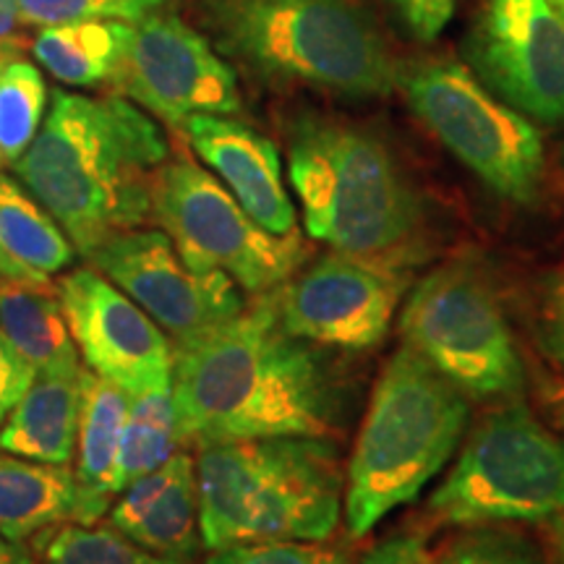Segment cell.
Listing matches in <instances>:
<instances>
[{"mask_svg":"<svg viewBox=\"0 0 564 564\" xmlns=\"http://www.w3.org/2000/svg\"><path fill=\"white\" fill-rule=\"evenodd\" d=\"M112 84L173 129H183L192 116L241 112L232 68L171 13H152L131 26Z\"/></svg>","mask_w":564,"mask_h":564,"instance_id":"obj_12","label":"cell"},{"mask_svg":"<svg viewBox=\"0 0 564 564\" xmlns=\"http://www.w3.org/2000/svg\"><path fill=\"white\" fill-rule=\"evenodd\" d=\"M58 301L76 350L91 373L129 394L171 390V337L105 274L97 270L63 274Z\"/></svg>","mask_w":564,"mask_h":564,"instance_id":"obj_15","label":"cell"},{"mask_svg":"<svg viewBox=\"0 0 564 564\" xmlns=\"http://www.w3.org/2000/svg\"><path fill=\"white\" fill-rule=\"evenodd\" d=\"M552 535H554L556 562L564 564V512L556 514V518L552 520Z\"/></svg>","mask_w":564,"mask_h":564,"instance_id":"obj_38","label":"cell"},{"mask_svg":"<svg viewBox=\"0 0 564 564\" xmlns=\"http://www.w3.org/2000/svg\"><path fill=\"white\" fill-rule=\"evenodd\" d=\"M217 47L267 79L348 97H382L394 68L382 37L350 0H202Z\"/></svg>","mask_w":564,"mask_h":564,"instance_id":"obj_5","label":"cell"},{"mask_svg":"<svg viewBox=\"0 0 564 564\" xmlns=\"http://www.w3.org/2000/svg\"><path fill=\"white\" fill-rule=\"evenodd\" d=\"M9 55H11V53H0V66H3V63H6V58H9Z\"/></svg>","mask_w":564,"mask_h":564,"instance_id":"obj_40","label":"cell"},{"mask_svg":"<svg viewBox=\"0 0 564 564\" xmlns=\"http://www.w3.org/2000/svg\"><path fill=\"white\" fill-rule=\"evenodd\" d=\"M152 217L196 272H223L251 295L278 291L306 259L299 232L274 236L194 160L162 162L152 183Z\"/></svg>","mask_w":564,"mask_h":564,"instance_id":"obj_8","label":"cell"},{"mask_svg":"<svg viewBox=\"0 0 564 564\" xmlns=\"http://www.w3.org/2000/svg\"><path fill=\"white\" fill-rule=\"evenodd\" d=\"M76 481L68 465L40 463L0 449V533L24 544L61 523H74Z\"/></svg>","mask_w":564,"mask_h":564,"instance_id":"obj_20","label":"cell"},{"mask_svg":"<svg viewBox=\"0 0 564 564\" xmlns=\"http://www.w3.org/2000/svg\"><path fill=\"white\" fill-rule=\"evenodd\" d=\"M131 394L89 369L82 371V413L76 434L74 523L95 525L118 494V457Z\"/></svg>","mask_w":564,"mask_h":564,"instance_id":"obj_18","label":"cell"},{"mask_svg":"<svg viewBox=\"0 0 564 564\" xmlns=\"http://www.w3.org/2000/svg\"><path fill=\"white\" fill-rule=\"evenodd\" d=\"M544 403L549 411H552V419L556 421V426H560L564 434V384H546Z\"/></svg>","mask_w":564,"mask_h":564,"instance_id":"obj_37","label":"cell"},{"mask_svg":"<svg viewBox=\"0 0 564 564\" xmlns=\"http://www.w3.org/2000/svg\"><path fill=\"white\" fill-rule=\"evenodd\" d=\"M131 24L126 21H70L42 26L32 51L42 68L70 87H100L116 79Z\"/></svg>","mask_w":564,"mask_h":564,"instance_id":"obj_22","label":"cell"},{"mask_svg":"<svg viewBox=\"0 0 564 564\" xmlns=\"http://www.w3.org/2000/svg\"><path fill=\"white\" fill-rule=\"evenodd\" d=\"M0 251L45 278L66 270L76 251L47 209L6 173H0Z\"/></svg>","mask_w":564,"mask_h":564,"instance_id":"obj_23","label":"cell"},{"mask_svg":"<svg viewBox=\"0 0 564 564\" xmlns=\"http://www.w3.org/2000/svg\"><path fill=\"white\" fill-rule=\"evenodd\" d=\"M24 24L58 26L70 21H126L139 24L160 13L167 0H17Z\"/></svg>","mask_w":564,"mask_h":564,"instance_id":"obj_27","label":"cell"},{"mask_svg":"<svg viewBox=\"0 0 564 564\" xmlns=\"http://www.w3.org/2000/svg\"><path fill=\"white\" fill-rule=\"evenodd\" d=\"M0 280H19V282H24V285L47 288V291H51V278H45V274H37V272L26 270V267L17 264L13 259L6 257L3 251H0Z\"/></svg>","mask_w":564,"mask_h":564,"instance_id":"obj_35","label":"cell"},{"mask_svg":"<svg viewBox=\"0 0 564 564\" xmlns=\"http://www.w3.org/2000/svg\"><path fill=\"white\" fill-rule=\"evenodd\" d=\"M405 293L387 262L333 253L272 291L282 327L299 340L350 352L377 348Z\"/></svg>","mask_w":564,"mask_h":564,"instance_id":"obj_14","label":"cell"},{"mask_svg":"<svg viewBox=\"0 0 564 564\" xmlns=\"http://www.w3.org/2000/svg\"><path fill=\"white\" fill-rule=\"evenodd\" d=\"M45 108L47 87L40 68L11 53L0 66V167L30 150Z\"/></svg>","mask_w":564,"mask_h":564,"instance_id":"obj_25","label":"cell"},{"mask_svg":"<svg viewBox=\"0 0 564 564\" xmlns=\"http://www.w3.org/2000/svg\"><path fill=\"white\" fill-rule=\"evenodd\" d=\"M539 340L546 356L564 369V267L546 280L541 293Z\"/></svg>","mask_w":564,"mask_h":564,"instance_id":"obj_31","label":"cell"},{"mask_svg":"<svg viewBox=\"0 0 564 564\" xmlns=\"http://www.w3.org/2000/svg\"><path fill=\"white\" fill-rule=\"evenodd\" d=\"M82 371L37 373L0 429L3 453L68 465L76 453L82 413Z\"/></svg>","mask_w":564,"mask_h":564,"instance_id":"obj_19","label":"cell"},{"mask_svg":"<svg viewBox=\"0 0 564 564\" xmlns=\"http://www.w3.org/2000/svg\"><path fill=\"white\" fill-rule=\"evenodd\" d=\"M199 535L209 552L257 541H327L343 476L327 436H270L199 447Z\"/></svg>","mask_w":564,"mask_h":564,"instance_id":"obj_3","label":"cell"},{"mask_svg":"<svg viewBox=\"0 0 564 564\" xmlns=\"http://www.w3.org/2000/svg\"><path fill=\"white\" fill-rule=\"evenodd\" d=\"M423 126L494 194L531 204L544 181V141L535 126L494 97L455 61L415 66L403 82Z\"/></svg>","mask_w":564,"mask_h":564,"instance_id":"obj_10","label":"cell"},{"mask_svg":"<svg viewBox=\"0 0 564 564\" xmlns=\"http://www.w3.org/2000/svg\"><path fill=\"white\" fill-rule=\"evenodd\" d=\"M468 61L476 79L520 116L564 123V19L546 0H486Z\"/></svg>","mask_w":564,"mask_h":564,"instance_id":"obj_13","label":"cell"},{"mask_svg":"<svg viewBox=\"0 0 564 564\" xmlns=\"http://www.w3.org/2000/svg\"><path fill=\"white\" fill-rule=\"evenodd\" d=\"M434 564H552L539 544L523 533L502 531V528H481L465 531L444 549Z\"/></svg>","mask_w":564,"mask_h":564,"instance_id":"obj_28","label":"cell"},{"mask_svg":"<svg viewBox=\"0 0 564 564\" xmlns=\"http://www.w3.org/2000/svg\"><path fill=\"white\" fill-rule=\"evenodd\" d=\"M468 394L411 345L379 373L345 478L343 512L361 539L392 510L413 502L447 465L468 423Z\"/></svg>","mask_w":564,"mask_h":564,"instance_id":"obj_4","label":"cell"},{"mask_svg":"<svg viewBox=\"0 0 564 564\" xmlns=\"http://www.w3.org/2000/svg\"><path fill=\"white\" fill-rule=\"evenodd\" d=\"M34 377L37 373H34L32 366L11 348V343L0 333V423L13 411V405L24 398Z\"/></svg>","mask_w":564,"mask_h":564,"instance_id":"obj_32","label":"cell"},{"mask_svg":"<svg viewBox=\"0 0 564 564\" xmlns=\"http://www.w3.org/2000/svg\"><path fill=\"white\" fill-rule=\"evenodd\" d=\"M546 3L552 6V9H554L556 13H560V17L564 19V0H546Z\"/></svg>","mask_w":564,"mask_h":564,"instance_id":"obj_39","label":"cell"},{"mask_svg":"<svg viewBox=\"0 0 564 564\" xmlns=\"http://www.w3.org/2000/svg\"><path fill=\"white\" fill-rule=\"evenodd\" d=\"M110 525L147 552L188 564L202 546L196 463L175 453L158 470L126 486L110 507Z\"/></svg>","mask_w":564,"mask_h":564,"instance_id":"obj_17","label":"cell"},{"mask_svg":"<svg viewBox=\"0 0 564 564\" xmlns=\"http://www.w3.org/2000/svg\"><path fill=\"white\" fill-rule=\"evenodd\" d=\"M45 564H186L147 552L112 525L70 523L45 541Z\"/></svg>","mask_w":564,"mask_h":564,"instance_id":"obj_26","label":"cell"},{"mask_svg":"<svg viewBox=\"0 0 564 564\" xmlns=\"http://www.w3.org/2000/svg\"><path fill=\"white\" fill-rule=\"evenodd\" d=\"M167 141L123 97L53 91L51 110L13 173L82 257L152 217L154 173Z\"/></svg>","mask_w":564,"mask_h":564,"instance_id":"obj_2","label":"cell"},{"mask_svg":"<svg viewBox=\"0 0 564 564\" xmlns=\"http://www.w3.org/2000/svg\"><path fill=\"white\" fill-rule=\"evenodd\" d=\"M0 333L34 373L82 369L61 301L47 288L0 280Z\"/></svg>","mask_w":564,"mask_h":564,"instance_id":"obj_21","label":"cell"},{"mask_svg":"<svg viewBox=\"0 0 564 564\" xmlns=\"http://www.w3.org/2000/svg\"><path fill=\"white\" fill-rule=\"evenodd\" d=\"M204 564H348V554L322 541H257L217 549Z\"/></svg>","mask_w":564,"mask_h":564,"instance_id":"obj_29","label":"cell"},{"mask_svg":"<svg viewBox=\"0 0 564 564\" xmlns=\"http://www.w3.org/2000/svg\"><path fill=\"white\" fill-rule=\"evenodd\" d=\"M87 259L171 337L173 348L220 327L246 306L228 274L192 270L162 230L118 232Z\"/></svg>","mask_w":564,"mask_h":564,"instance_id":"obj_11","label":"cell"},{"mask_svg":"<svg viewBox=\"0 0 564 564\" xmlns=\"http://www.w3.org/2000/svg\"><path fill=\"white\" fill-rule=\"evenodd\" d=\"M356 564H434L419 533H400L369 549Z\"/></svg>","mask_w":564,"mask_h":564,"instance_id":"obj_33","label":"cell"},{"mask_svg":"<svg viewBox=\"0 0 564 564\" xmlns=\"http://www.w3.org/2000/svg\"><path fill=\"white\" fill-rule=\"evenodd\" d=\"M288 173L303 225L337 253L387 262L419 230L421 202L387 147L356 126L299 118Z\"/></svg>","mask_w":564,"mask_h":564,"instance_id":"obj_6","label":"cell"},{"mask_svg":"<svg viewBox=\"0 0 564 564\" xmlns=\"http://www.w3.org/2000/svg\"><path fill=\"white\" fill-rule=\"evenodd\" d=\"M181 447L178 415L171 390L131 394L129 415L123 423L121 457H118L116 486L121 494L126 486L139 481L165 465Z\"/></svg>","mask_w":564,"mask_h":564,"instance_id":"obj_24","label":"cell"},{"mask_svg":"<svg viewBox=\"0 0 564 564\" xmlns=\"http://www.w3.org/2000/svg\"><path fill=\"white\" fill-rule=\"evenodd\" d=\"M415 40L432 42L455 17L457 0H384Z\"/></svg>","mask_w":564,"mask_h":564,"instance_id":"obj_30","label":"cell"},{"mask_svg":"<svg viewBox=\"0 0 564 564\" xmlns=\"http://www.w3.org/2000/svg\"><path fill=\"white\" fill-rule=\"evenodd\" d=\"M400 335L470 398H518L525 369L497 295L465 264L440 267L408 295Z\"/></svg>","mask_w":564,"mask_h":564,"instance_id":"obj_9","label":"cell"},{"mask_svg":"<svg viewBox=\"0 0 564 564\" xmlns=\"http://www.w3.org/2000/svg\"><path fill=\"white\" fill-rule=\"evenodd\" d=\"M429 512L465 528L554 520L564 512V436L525 405H502L470 434Z\"/></svg>","mask_w":564,"mask_h":564,"instance_id":"obj_7","label":"cell"},{"mask_svg":"<svg viewBox=\"0 0 564 564\" xmlns=\"http://www.w3.org/2000/svg\"><path fill=\"white\" fill-rule=\"evenodd\" d=\"M0 564H37L34 556L26 552L24 544H17V541L6 539L0 533Z\"/></svg>","mask_w":564,"mask_h":564,"instance_id":"obj_36","label":"cell"},{"mask_svg":"<svg viewBox=\"0 0 564 564\" xmlns=\"http://www.w3.org/2000/svg\"><path fill=\"white\" fill-rule=\"evenodd\" d=\"M17 0H0V53H13L24 45V30Z\"/></svg>","mask_w":564,"mask_h":564,"instance_id":"obj_34","label":"cell"},{"mask_svg":"<svg viewBox=\"0 0 564 564\" xmlns=\"http://www.w3.org/2000/svg\"><path fill=\"white\" fill-rule=\"evenodd\" d=\"M181 131L264 230L274 236L295 230V209L282 183L280 152L264 133L230 116H192Z\"/></svg>","mask_w":564,"mask_h":564,"instance_id":"obj_16","label":"cell"},{"mask_svg":"<svg viewBox=\"0 0 564 564\" xmlns=\"http://www.w3.org/2000/svg\"><path fill=\"white\" fill-rule=\"evenodd\" d=\"M181 444L329 436L340 394L312 343L282 327L272 293L173 348Z\"/></svg>","mask_w":564,"mask_h":564,"instance_id":"obj_1","label":"cell"}]
</instances>
